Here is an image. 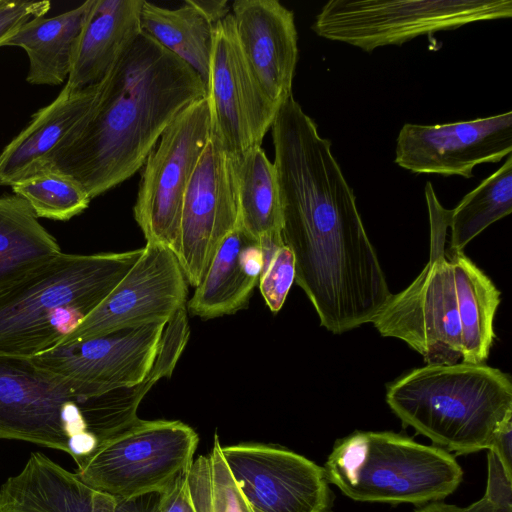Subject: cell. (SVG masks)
Returning <instances> with one entry per match:
<instances>
[{
	"label": "cell",
	"mask_w": 512,
	"mask_h": 512,
	"mask_svg": "<svg viewBox=\"0 0 512 512\" xmlns=\"http://www.w3.org/2000/svg\"><path fill=\"white\" fill-rule=\"evenodd\" d=\"M50 7L49 1L0 0V48L22 25L45 16Z\"/></svg>",
	"instance_id": "32"
},
{
	"label": "cell",
	"mask_w": 512,
	"mask_h": 512,
	"mask_svg": "<svg viewBox=\"0 0 512 512\" xmlns=\"http://www.w3.org/2000/svg\"><path fill=\"white\" fill-rule=\"evenodd\" d=\"M206 99L210 138L232 155L261 146L280 109L250 69L231 12L214 28Z\"/></svg>",
	"instance_id": "11"
},
{
	"label": "cell",
	"mask_w": 512,
	"mask_h": 512,
	"mask_svg": "<svg viewBox=\"0 0 512 512\" xmlns=\"http://www.w3.org/2000/svg\"><path fill=\"white\" fill-rule=\"evenodd\" d=\"M295 281V260L292 251L283 245L277 249L269 263L263 269L260 280V292L268 308L278 312Z\"/></svg>",
	"instance_id": "30"
},
{
	"label": "cell",
	"mask_w": 512,
	"mask_h": 512,
	"mask_svg": "<svg viewBox=\"0 0 512 512\" xmlns=\"http://www.w3.org/2000/svg\"><path fill=\"white\" fill-rule=\"evenodd\" d=\"M166 324L154 323L72 341L31 358L42 368L91 385L105 394L145 379Z\"/></svg>",
	"instance_id": "16"
},
{
	"label": "cell",
	"mask_w": 512,
	"mask_h": 512,
	"mask_svg": "<svg viewBox=\"0 0 512 512\" xmlns=\"http://www.w3.org/2000/svg\"><path fill=\"white\" fill-rule=\"evenodd\" d=\"M142 252H61L0 287V353L31 358L56 347L105 300Z\"/></svg>",
	"instance_id": "3"
},
{
	"label": "cell",
	"mask_w": 512,
	"mask_h": 512,
	"mask_svg": "<svg viewBox=\"0 0 512 512\" xmlns=\"http://www.w3.org/2000/svg\"><path fill=\"white\" fill-rule=\"evenodd\" d=\"M11 189L30 205L38 218L58 221L79 215L92 200L76 181L51 171L25 178Z\"/></svg>",
	"instance_id": "29"
},
{
	"label": "cell",
	"mask_w": 512,
	"mask_h": 512,
	"mask_svg": "<svg viewBox=\"0 0 512 512\" xmlns=\"http://www.w3.org/2000/svg\"><path fill=\"white\" fill-rule=\"evenodd\" d=\"M118 500L42 453L0 487V512H117Z\"/></svg>",
	"instance_id": "19"
},
{
	"label": "cell",
	"mask_w": 512,
	"mask_h": 512,
	"mask_svg": "<svg viewBox=\"0 0 512 512\" xmlns=\"http://www.w3.org/2000/svg\"><path fill=\"white\" fill-rule=\"evenodd\" d=\"M187 284L176 255L164 246L146 243L114 290L57 346L122 329L167 323L186 307Z\"/></svg>",
	"instance_id": "12"
},
{
	"label": "cell",
	"mask_w": 512,
	"mask_h": 512,
	"mask_svg": "<svg viewBox=\"0 0 512 512\" xmlns=\"http://www.w3.org/2000/svg\"><path fill=\"white\" fill-rule=\"evenodd\" d=\"M94 86L83 124L43 171L73 179L91 199L142 168L172 120L206 96L201 77L143 31Z\"/></svg>",
	"instance_id": "2"
},
{
	"label": "cell",
	"mask_w": 512,
	"mask_h": 512,
	"mask_svg": "<svg viewBox=\"0 0 512 512\" xmlns=\"http://www.w3.org/2000/svg\"><path fill=\"white\" fill-rule=\"evenodd\" d=\"M488 450L494 451L506 470L512 473V421L498 431Z\"/></svg>",
	"instance_id": "34"
},
{
	"label": "cell",
	"mask_w": 512,
	"mask_h": 512,
	"mask_svg": "<svg viewBox=\"0 0 512 512\" xmlns=\"http://www.w3.org/2000/svg\"><path fill=\"white\" fill-rule=\"evenodd\" d=\"M141 29L208 81L215 23L195 0L175 9L143 1Z\"/></svg>",
	"instance_id": "24"
},
{
	"label": "cell",
	"mask_w": 512,
	"mask_h": 512,
	"mask_svg": "<svg viewBox=\"0 0 512 512\" xmlns=\"http://www.w3.org/2000/svg\"><path fill=\"white\" fill-rule=\"evenodd\" d=\"M159 493L130 500H118L117 512H152Z\"/></svg>",
	"instance_id": "35"
},
{
	"label": "cell",
	"mask_w": 512,
	"mask_h": 512,
	"mask_svg": "<svg viewBox=\"0 0 512 512\" xmlns=\"http://www.w3.org/2000/svg\"><path fill=\"white\" fill-rule=\"evenodd\" d=\"M187 493L195 512H252L221 453L217 434L212 450L185 471Z\"/></svg>",
	"instance_id": "28"
},
{
	"label": "cell",
	"mask_w": 512,
	"mask_h": 512,
	"mask_svg": "<svg viewBox=\"0 0 512 512\" xmlns=\"http://www.w3.org/2000/svg\"><path fill=\"white\" fill-rule=\"evenodd\" d=\"M152 512H195L187 493L185 473L158 494Z\"/></svg>",
	"instance_id": "33"
},
{
	"label": "cell",
	"mask_w": 512,
	"mask_h": 512,
	"mask_svg": "<svg viewBox=\"0 0 512 512\" xmlns=\"http://www.w3.org/2000/svg\"><path fill=\"white\" fill-rule=\"evenodd\" d=\"M144 0H94L80 33L65 86L84 89L102 81L142 33Z\"/></svg>",
	"instance_id": "21"
},
{
	"label": "cell",
	"mask_w": 512,
	"mask_h": 512,
	"mask_svg": "<svg viewBox=\"0 0 512 512\" xmlns=\"http://www.w3.org/2000/svg\"><path fill=\"white\" fill-rule=\"evenodd\" d=\"M61 253L56 239L21 197L0 196V287Z\"/></svg>",
	"instance_id": "26"
},
{
	"label": "cell",
	"mask_w": 512,
	"mask_h": 512,
	"mask_svg": "<svg viewBox=\"0 0 512 512\" xmlns=\"http://www.w3.org/2000/svg\"><path fill=\"white\" fill-rule=\"evenodd\" d=\"M264 267L257 241L238 226L223 240L186 303L187 313L208 320L244 309Z\"/></svg>",
	"instance_id": "20"
},
{
	"label": "cell",
	"mask_w": 512,
	"mask_h": 512,
	"mask_svg": "<svg viewBox=\"0 0 512 512\" xmlns=\"http://www.w3.org/2000/svg\"><path fill=\"white\" fill-rule=\"evenodd\" d=\"M94 0L53 17L40 16L22 25L2 47H19L28 57L26 81L33 85L66 82L77 42Z\"/></svg>",
	"instance_id": "22"
},
{
	"label": "cell",
	"mask_w": 512,
	"mask_h": 512,
	"mask_svg": "<svg viewBox=\"0 0 512 512\" xmlns=\"http://www.w3.org/2000/svg\"><path fill=\"white\" fill-rule=\"evenodd\" d=\"M413 512H465L464 508L439 501H433L420 506Z\"/></svg>",
	"instance_id": "36"
},
{
	"label": "cell",
	"mask_w": 512,
	"mask_h": 512,
	"mask_svg": "<svg viewBox=\"0 0 512 512\" xmlns=\"http://www.w3.org/2000/svg\"><path fill=\"white\" fill-rule=\"evenodd\" d=\"M512 152V112L437 125L406 123L396 140L395 163L413 173L471 178L479 164Z\"/></svg>",
	"instance_id": "15"
},
{
	"label": "cell",
	"mask_w": 512,
	"mask_h": 512,
	"mask_svg": "<svg viewBox=\"0 0 512 512\" xmlns=\"http://www.w3.org/2000/svg\"><path fill=\"white\" fill-rule=\"evenodd\" d=\"M452 264L461 328V360L483 364L495 334L493 321L500 292L462 250H447Z\"/></svg>",
	"instance_id": "23"
},
{
	"label": "cell",
	"mask_w": 512,
	"mask_h": 512,
	"mask_svg": "<svg viewBox=\"0 0 512 512\" xmlns=\"http://www.w3.org/2000/svg\"><path fill=\"white\" fill-rule=\"evenodd\" d=\"M511 17V0H331L311 28L322 38L372 52L474 22Z\"/></svg>",
	"instance_id": "8"
},
{
	"label": "cell",
	"mask_w": 512,
	"mask_h": 512,
	"mask_svg": "<svg viewBox=\"0 0 512 512\" xmlns=\"http://www.w3.org/2000/svg\"><path fill=\"white\" fill-rule=\"evenodd\" d=\"M221 453L252 512H328L323 467L283 447L241 443Z\"/></svg>",
	"instance_id": "14"
},
{
	"label": "cell",
	"mask_w": 512,
	"mask_h": 512,
	"mask_svg": "<svg viewBox=\"0 0 512 512\" xmlns=\"http://www.w3.org/2000/svg\"><path fill=\"white\" fill-rule=\"evenodd\" d=\"M386 402L404 424L458 455L488 450L512 421L510 378L485 364H427L388 385Z\"/></svg>",
	"instance_id": "4"
},
{
	"label": "cell",
	"mask_w": 512,
	"mask_h": 512,
	"mask_svg": "<svg viewBox=\"0 0 512 512\" xmlns=\"http://www.w3.org/2000/svg\"><path fill=\"white\" fill-rule=\"evenodd\" d=\"M323 468L329 483L361 502L422 505L450 495L463 478L447 450L387 431L337 440Z\"/></svg>",
	"instance_id": "6"
},
{
	"label": "cell",
	"mask_w": 512,
	"mask_h": 512,
	"mask_svg": "<svg viewBox=\"0 0 512 512\" xmlns=\"http://www.w3.org/2000/svg\"><path fill=\"white\" fill-rule=\"evenodd\" d=\"M101 395L30 357L0 353V439L61 450L77 463L104 439Z\"/></svg>",
	"instance_id": "5"
},
{
	"label": "cell",
	"mask_w": 512,
	"mask_h": 512,
	"mask_svg": "<svg viewBox=\"0 0 512 512\" xmlns=\"http://www.w3.org/2000/svg\"><path fill=\"white\" fill-rule=\"evenodd\" d=\"M209 138L205 96L172 120L149 153L133 208L146 243L177 254L184 195Z\"/></svg>",
	"instance_id": "10"
},
{
	"label": "cell",
	"mask_w": 512,
	"mask_h": 512,
	"mask_svg": "<svg viewBox=\"0 0 512 512\" xmlns=\"http://www.w3.org/2000/svg\"><path fill=\"white\" fill-rule=\"evenodd\" d=\"M95 86L64 85L56 98L39 109L0 152V185L15 183L44 171L51 157L78 132L91 107Z\"/></svg>",
	"instance_id": "18"
},
{
	"label": "cell",
	"mask_w": 512,
	"mask_h": 512,
	"mask_svg": "<svg viewBox=\"0 0 512 512\" xmlns=\"http://www.w3.org/2000/svg\"><path fill=\"white\" fill-rule=\"evenodd\" d=\"M424 192L429 261L407 288L390 295L371 323L382 336L407 343L428 365H452L461 360V328L453 267L445 251L450 210L429 181Z\"/></svg>",
	"instance_id": "7"
},
{
	"label": "cell",
	"mask_w": 512,
	"mask_h": 512,
	"mask_svg": "<svg viewBox=\"0 0 512 512\" xmlns=\"http://www.w3.org/2000/svg\"><path fill=\"white\" fill-rule=\"evenodd\" d=\"M230 12L250 69L280 108L292 96L298 61L293 12L277 0H236Z\"/></svg>",
	"instance_id": "17"
},
{
	"label": "cell",
	"mask_w": 512,
	"mask_h": 512,
	"mask_svg": "<svg viewBox=\"0 0 512 512\" xmlns=\"http://www.w3.org/2000/svg\"><path fill=\"white\" fill-rule=\"evenodd\" d=\"M486 492L479 501L464 508L465 512H512V473L508 472L498 455L488 450Z\"/></svg>",
	"instance_id": "31"
},
{
	"label": "cell",
	"mask_w": 512,
	"mask_h": 512,
	"mask_svg": "<svg viewBox=\"0 0 512 512\" xmlns=\"http://www.w3.org/2000/svg\"><path fill=\"white\" fill-rule=\"evenodd\" d=\"M238 189V227L259 241L282 236L283 215L275 166L262 146L234 155Z\"/></svg>",
	"instance_id": "25"
},
{
	"label": "cell",
	"mask_w": 512,
	"mask_h": 512,
	"mask_svg": "<svg viewBox=\"0 0 512 512\" xmlns=\"http://www.w3.org/2000/svg\"><path fill=\"white\" fill-rule=\"evenodd\" d=\"M271 130L282 238L294 256L296 283L328 331L371 323L392 293L331 141L293 96Z\"/></svg>",
	"instance_id": "1"
},
{
	"label": "cell",
	"mask_w": 512,
	"mask_h": 512,
	"mask_svg": "<svg viewBox=\"0 0 512 512\" xmlns=\"http://www.w3.org/2000/svg\"><path fill=\"white\" fill-rule=\"evenodd\" d=\"M238 225L234 155L209 141L186 189L176 257L190 286L197 287L223 240Z\"/></svg>",
	"instance_id": "13"
},
{
	"label": "cell",
	"mask_w": 512,
	"mask_h": 512,
	"mask_svg": "<svg viewBox=\"0 0 512 512\" xmlns=\"http://www.w3.org/2000/svg\"><path fill=\"white\" fill-rule=\"evenodd\" d=\"M198 441L181 421L139 418L78 461L75 474L117 500L160 493L185 473Z\"/></svg>",
	"instance_id": "9"
},
{
	"label": "cell",
	"mask_w": 512,
	"mask_h": 512,
	"mask_svg": "<svg viewBox=\"0 0 512 512\" xmlns=\"http://www.w3.org/2000/svg\"><path fill=\"white\" fill-rule=\"evenodd\" d=\"M512 212V156L466 194L449 215L448 250H462L488 226Z\"/></svg>",
	"instance_id": "27"
}]
</instances>
